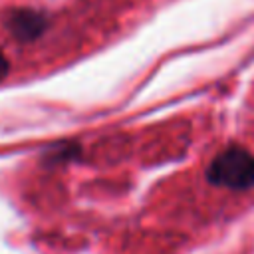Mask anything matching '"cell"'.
Returning a JSON list of instances; mask_svg holds the SVG:
<instances>
[{
  "instance_id": "1",
  "label": "cell",
  "mask_w": 254,
  "mask_h": 254,
  "mask_svg": "<svg viewBox=\"0 0 254 254\" xmlns=\"http://www.w3.org/2000/svg\"><path fill=\"white\" fill-rule=\"evenodd\" d=\"M206 177L212 185L248 189L254 185V157L242 147H228L212 159Z\"/></svg>"
},
{
  "instance_id": "2",
  "label": "cell",
  "mask_w": 254,
  "mask_h": 254,
  "mask_svg": "<svg viewBox=\"0 0 254 254\" xmlns=\"http://www.w3.org/2000/svg\"><path fill=\"white\" fill-rule=\"evenodd\" d=\"M46 24L48 22H46L44 14H40L36 10H28V8L12 10L6 18L8 32L20 42H30V40L38 38L46 30Z\"/></svg>"
},
{
  "instance_id": "3",
  "label": "cell",
  "mask_w": 254,
  "mask_h": 254,
  "mask_svg": "<svg viewBox=\"0 0 254 254\" xmlns=\"http://www.w3.org/2000/svg\"><path fill=\"white\" fill-rule=\"evenodd\" d=\"M8 69H10V64H8L6 56L0 52V79H4L8 75Z\"/></svg>"
}]
</instances>
